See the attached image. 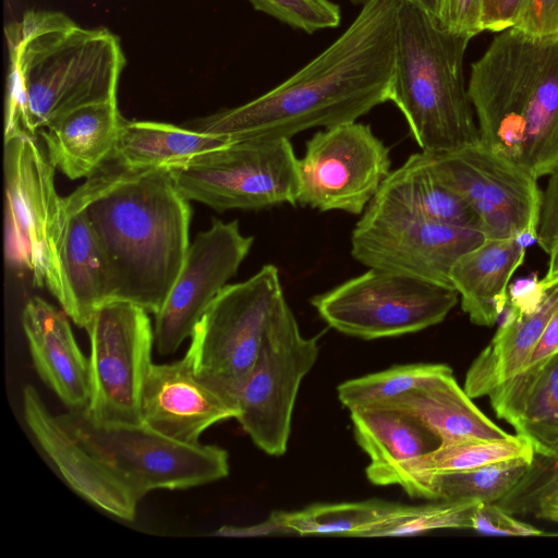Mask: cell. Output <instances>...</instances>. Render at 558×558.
Masks as SVG:
<instances>
[{"mask_svg": "<svg viewBox=\"0 0 558 558\" xmlns=\"http://www.w3.org/2000/svg\"><path fill=\"white\" fill-rule=\"evenodd\" d=\"M356 442L369 458L365 473L375 485H395L400 469L440 441L398 410L369 405L350 411Z\"/></svg>", "mask_w": 558, "mask_h": 558, "instance_id": "cell-24", "label": "cell"}, {"mask_svg": "<svg viewBox=\"0 0 558 558\" xmlns=\"http://www.w3.org/2000/svg\"><path fill=\"white\" fill-rule=\"evenodd\" d=\"M376 195L428 219L482 231L475 211L436 178L423 151L391 171Z\"/></svg>", "mask_w": 558, "mask_h": 558, "instance_id": "cell-29", "label": "cell"}, {"mask_svg": "<svg viewBox=\"0 0 558 558\" xmlns=\"http://www.w3.org/2000/svg\"><path fill=\"white\" fill-rule=\"evenodd\" d=\"M252 244L253 236L244 235L236 220L218 219L190 243L179 275L155 315V345L160 354L175 352L191 338L209 305L235 276Z\"/></svg>", "mask_w": 558, "mask_h": 558, "instance_id": "cell-16", "label": "cell"}, {"mask_svg": "<svg viewBox=\"0 0 558 558\" xmlns=\"http://www.w3.org/2000/svg\"><path fill=\"white\" fill-rule=\"evenodd\" d=\"M536 517L558 523V506H548L535 512Z\"/></svg>", "mask_w": 558, "mask_h": 558, "instance_id": "cell-45", "label": "cell"}, {"mask_svg": "<svg viewBox=\"0 0 558 558\" xmlns=\"http://www.w3.org/2000/svg\"><path fill=\"white\" fill-rule=\"evenodd\" d=\"M513 27L535 36H558V0H523Z\"/></svg>", "mask_w": 558, "mask_h": 558, "instance_id": "cell-37", "label": "cell"}, {"mask_svg": "<svg viewBox=\"0 0 558 558\" xmlns=\"http://www.w3.org/2000/svg\"><path fill=\"white\" fill-rule=\"evenodd\" d=\"M388 147L356 121L319 131L298 158V201L320 211L362 214L391 172Z\"/></svg>", "mask_w": 558, "mask_h": 558, "instance_id": "cell-15", "label": "cell"}, {"mask_svg": "<svg viewBox=\"0 0 558 558\" xmlns=\"http://www.w3.org/2000/svg\"><path fill=\"white\" fill-rule=\"evenodd\" d=\"M468 93L485 146L536 179L558 166V36L499 32Z\"/></svg>", "mask_w": 558, "mask_h": 558, "instance_id": "cell-4", "label": "cell"}, {"mask_svg": "<svg viewBox=\"0 0 558 558\" xmlns=\"http://www.w3.org/2000/svg\"><path fill=\"white\" fill-rule=\"evenodd\" d=\"M451 368L446 364L396 365L340 384L338 398L349 411L379 403L415 389Z\"/></svg>", "mask_w": 558, "mask_h": 558, "instance_id": "cell-32", "label": "cell"}, {"mask_svg": "<svg viewBox=\"0 0 558 558\" xmlns=\"http://www.w3.org/2000/svg\"><path fill=\"white\" fill-rule=\"evenodd\" d=\"M57 417L138 501L155 489H185L229 474L228 453L218 446L182 442L142 422L99 421L87 409Z\"/></svg>", "mask_w": 558, "mask_h": 558, "instance_id": "cell-6", "label": "cell"}, {"mask_svg": "<svg viewBox=\"0 0 558 558\" xmlns=\"http://www.w3.org/2000/svg\"><path fill=\"white\" fill-rule=\"evenodd\" d=\"M398 504L379 499L355 502L316 504L295 511H275L263 522L248 526L223 525L213 535L252 537L270 535H339L365 537Z\"/></svg>", "mask_w": 558, "mask_h": 558, "instance_id": "cell-26", "label": "cell"}, {"mask_svg": "<svg viewBox=\"0 0 558 558\" xmlns=\"http://www.w3.org/2000/svg\"><path fill=\"white\" fill-rule=\"evenodd\" d=\"M5 256L11 265L28 270L68 306L62 267L66 222L64 197L54 186V169L47 151L25 133L4 138Z\"/></svg>", "mask_w": 558, "mask_h": 558, "instance_id": "cell-7", "label": "cell"}, {"mask_svg": "<svg viewBox=\"0 0 558 558\" xmlns=\"http://www.w3.org/2000/svg\"><path fill=\"white\" fill-rule=\"evenodd\" d=\"M488 397L496 415L511 424L536 456L558 458V352L526 366Z\"/></svg>", "mask_w": 558, "mask_h": 558, "instance_id": "cell-20", "label": "cell"}, {"mask_svg": "<svg viewBox=\"0 0 558 558\" xmlns=\"http://www.w3.org/2000/svg\"><path fill=\"white\" fill-rule=\"evenodd\" d=\"M478 500H439L436 504L397 508L365 537L407 536L438 529H470Z\"/></svg>", "mask_w": 558, "mask_h": 558, "instance_id": "cell-33", "label": "cell"}, {"mask_svg": "<svg viewBox=\"0 0 558 558\" xmlns=\"http://www.w3.org/2000/svg\"><path fill=\"white\" fill-rule=\"evenodd\" d=\"M9 71L4 138L36 136L82 106L117 100L125 56L117 35L59 11L29 10L4 27Z\"/></svg>", "mask_w": 558, "mask_h": 558, "instance_id": "cell-3", "label": "cell"}, {"mask_svg": "<svg viewBox=\"0 0 558 558\" xmlns=\"http://www.w3.org/2000/svg\"><path fill=\"white\" fill-rule=\"evenodd\" d=\"M534 457L532 465L517 487L498 501L510 513L537 512L558 506V458Z\"/></svg>", "mask_w": 558, "mask_h": 558, "instance_id": "cell-34", "label": "cell"}, {"mask_svg": "<svg viewBox=\"0 0 558 558\" xmlns=\"http://www.w3.org/2000/svg\"><path fill=\"white\" fill-rule=\"evenodd\" d=\"M523 0H482L483 31L499 33L513 27Z\"/></svg>", "mask_w": 558, "mask_h": 558, "instance_id": "cell-41", "label": "cell"}, {"mask_svg": "<svg viewBox=\"0 0 558 558\" xmlns=\"http://www.w3.org/2000/svg\"><path fill=\"white\" fill-rule=\"evenodd\" d=\"M372 405L398 410L412 416L442 444L512 436L473 403L457 383L451 368L415 389Z\"/></svg>", "mask_w": 558, "mask_h": 558, "instance_id": "cell-23", "label": "cell"}, {"mask_svg": "<svg viewBox=\"0 0 558 558\" xmlns=\"http://www.w3.org/2000/svg\"><path fill=\"white\" fill-rule=\"evenodd\" d=\"M548 255V269L544 278L551 282L558 280V242L551 247Z\"/></svg>", "mask_w": 558, "mask_h": 558, "instance_id": "cell-44", "label": "cell"}, {"mask_svg": "<svg viewBox=\"0 0 558 558\" xmlns=\"http://www.w3.org/2000/svg\"><path fill=\"white\" fill-rule=\"evenodd\" d=\"M232 141L196 129L123 119L110 161L129 170H170L185 167Z\"/></svg>", "mask_w": 558, "mask_h": 558, "instance_id": "cell-27", "label": "cell"}, {"mask_svg": "<svg viewBox=\"0 0 558 558\" xmlns=\"http://www.w3.org/2000/svg\"><path fill=\"white\" fill-rule=\"evenodd\" d=\"M85 329L92 374L87 411L104 422L141 423L142 395L155 344L148 312L112 299L93 312Z\"/></svg>", "mask_w": 558, "mask_h": 558, "instance_id": "cell-13", "label": "cell"}, {"mask_svg": "<svg viewBox=\"0 0 558 558\" xmlns=\"http://www.w3.org/2000/svg\"><path fill=\"white\" fill-rule=\"evenodd\" d=\"M286 301L279 270L271 264L242 282L227 284L191 336L184 356L194 374L238 407L270 323Z\"/></svg>", "mask_w": 558, "mask_h": 558, "instance_id": "cell-8", "label": "cell"}, {"mask_svg": "<svg viewBox=\"0 0 558 558\" xmlns=\"http://www.w3.org/2000/svg\"><path fill=\"white\" fill-rule=\"evenodd\" d=\"M424 154L436 178L475 211L486 239L527 234L537 240L542 190L535 177L481 141Z\"/></svg>", "mask_w": 558, "mask_h": 558, "instance_id": "cell-14", "label": "cell"}, {"mask_svg": "<svg viewBox=\"0 0 558 558\" xmlns=\"http://www.w3.org/2000/svg\"><path fill=\"white\" fill-rule=\"evenodd\" d=\"M532 446L515 435L502 439H466L440 442L429 452L403 465L395 485L415 498H422L425 484L435 475L480 468L486 464L517 459H534Z\"/></svg>", "mask_w": 558, "mask_h": 558, "instance_id": "cell-30", "label": "cell"}, {"mask_svg": "<svg viewBox=\"0 0 558 558\" xmlns=\"http://www.w3.org/2000/svg\"><path fill=\"white\" fill-rule=\"evenodd\" d=\"M536 242L547 254L558 242V166L542 190Z\"/></svg>", "mask_w": 558, "mask_h": 558, "instance_id": "cell-40", "label": "cell"}, {"mask_svg": "<svg viewBox=\"0 0 558 558\" xmlns=\"http://www.w3.org/2000/svg\"><path fill=\"white\" fill-rule=\"evenodd\" d=\"M438 23L451 32L474 37L483 32L482 0H441Z\"/></svg>", "mask_w": 558, "mask_h": 558, "instance_id": "cell-38", "label": "cell"}, {"mask_svg": "<svg viewBox=\"0 0 558 558\" xmlns=\"http://www.w3.org/2000/svg\"><path fill=\"white\" fill-rule=\"evenodd\" d=\"M556 352H558V306L547 322L526 366L537 364Z\"/></svg>", "mask_w": 558, "mask_h": 558, "instance_id": "cell-42", "label": "cell"}, {"mask_svg": "<svg viewBox=\"0 0 558 558\" xmlns=\"http://www.w3.org/2000/svg\"><path fill=\"white\" fill-rule=\"evenodd\" d=\"M471 38L401 0L389 101L402 112L424 153L449 151L481 141L463 72Z\"/></svg>", "mask_w": 558, "mask_h": 558, "instance_id": "cell-5", "label": "cell"}, {"mask_svg": "<svg viewBox=\"0 0 558 558\" xmlns=\"http://www.w3.org/2000/svg\"><path fill=\"white\" fill-rule=\"evenodd\" d=\"M68 317L63 310L35 296L23 308L22 326L40 378L69 410H85L92 399L90 363Z\"/></svg>", "mask_w": 558, "mask_h": 558, "instance_id": "cell-19", "label": "cell"}, {"mask_svg": "<svg viewBox=\"0 0 558 558\" xmlns=\"http://www.w3.org/2000/svg\"><path fill=\"white\" fill-rule=\"evenodd\" d=\"M557 306L558 281L549 287L534 312L519 318L504 316L492 341L466 372L463 389L470 398L489 396L526 367Z\"/></svg>", "mask_w": 558, "mask_h": 558, "instance_id": "cell-25", "label": "cell"}, {"mask_svg": "<svg viewBox=\"0 0 558 558\" xmlns=\"http://www.w3.org/2000/svg\"><path fill=\"white\" fill-rule=\"evenodd\" d=\"M401 0H369L328 48L257 98L194 122L202 132L276 138L356 121L388 101Z\"/></svg>", "mask_w": 558, "mask_h": 558, "instance_id": "cell-1", "label": "cell"}, {"mask_svg": "<svg viewBox=\"0 0 558 558\" xmlns=\"http://www.w3.org/2000/svg\"><path fill=\"white\" fill-rule=\"evenodd\" d=\"M318 353V337H304L288 302L282 303L236 400L235 420L265 453H286L296 396Z\"/></svg>", "mask_w": 558, "mask_h": 558, "instance_id": "cell-12", "label": "cell"}, {"mask_svg": "<svg viewBox=\"0 0 558 558\" xmlns=\"http://www.w3.org/2000/svg\"><path fill=\"white\" fill-rule=\"evenodd\" d=\"M470 529L487 535L538 536L543 531L517 520L496 502H478L471 514Z\"/></svg>", "mask_w": 558, "mask_h": 558, "instance_id": "cell-36", "label": "cell"}, {"mask_svg": "<svg viewBox=\"0 0 558 558\" xmlns=\"http://www.w3.org/2000/svg\"><path fill=\"white\" fill-rule=\"evenodd\" d=\"M486 239L476 229L438 222L377 195L351 235V254L369 267L452 288L450 271Z\"/></svg>", "mask_w": 558, "mask_h": 558, "instance_id": "cell-11", "label": "cell"}, {"mask_svg": "<svg viewBox=\"0 0 558 558\" xmlns=\"http://www.w3.org/2000/svg\"><path fill=\"white\" fill-rule=\"evenodd\" d=\"M351 2L353 3H356V4H362L364 5L365 3H367L369 0H350Z\"/></svg>", "mask_w": 558, "mask_h": 558, "instance_id": "cell-46", "label": "cell"}, {"mask_svg": "<svg viewBox=\"0 0 558 558\" xmlns=\"http://www.w3.org/2000/svg\"><path fill=\"white\" fill-rule=\"evenodd\" d=\"M64 205L62 267L69 298L64 312L85 328L93 312L112 300L111 282L105 255L85 214L66 196Z\"/></svg>", "mask_w": 558, "mask_h": 558, "instance_id": "cell-28", "label": "cell"}, {"mask_svg": "<svg viewBox=\"0 0 558 558\" xmlns=\"http://www.w3.org/2000/svg\"><path fill=\"white\" fill-rule=\"evenodd\" d=\"M170 173L183 197L218 211L298 204V158L287 137L233 140Z\"/></svg>", "mask_w": 558, "mask_h": 558, "instance_id": "cell-9", "label": "cell"}, {"mask_svg": "<svg viewBox=\"0 0 558 558\" xmlns=\"http://www.w3.org/2000/svg\"><path fill=\"white\" fill-rule=\"evenodd\" d=\"M23 411L37 442L76 494L117 518L134 520L138 500L66 432L33 386L23 390Z\"/></svg>", "mask_w": 558, "mask_h": 558, "instance_id": "cell-18", "label": "cell"}, {"mask_svg": "<svg viewBox=\"0 0 558 558\" xmlns=\"http://www.w3.org/2000/svg\"><path fill=\"white\" fill-rule=\"evenodd\" d=\"M525 250L518 236L485 239L454 263L450 281L473 324L494 326L505 313L509 282L523 263Z\"/></svg>", "mask_w": 558, "mask_h": 558, "instance_id": "cell-22", "label": "cell"}, {"mask_svg": "<svg viewBox=\"0 0 558 558\" xmlns=\"http://www.w3.org/2000/svg\"><path fill=\"white\" fill-rule=\"evenodd\" d=\"M445 286L369 268L311 304L333 329L365 340L413 333L441 323L458 302Z\"/></svg>", "mask_w": 558, "mask_h": 558, "instance_id": "cell-10", "label": "cell"}, {"mask_svg": "<svg viewBox=\"0 0 558 558\" xmlns=\"http://www.w3.org/2000/svg\"><path fill=\"white\" fill-rule=\"evenodd\" d=\"M110 162L66 198L83 210L101 247L112 299L156 315L190 246V201L169 169L137 171Z\"/></svg>", "mask_w": 558, "mask_h": 558, "instance_id": "cell-2", "label": "cell"}, {"mask_svg": "<svg viewBox=\"0 0 558 558\" xmlns=\"http://www.w3.org/2000/svg\"><path fill=\"white\" fill-rule=\"evenodd\" d=\"M558 281V280H556ZM556 281L538 279L536 275L518 279L508 289V304L505 317L519 318L534 312L545 298L549 287Z\"/></svg>", "mask_w": 558, "mask_h": 558, "instance_id": "cell-39", "label": "cell"}, {"mask_svg": "<svg viewBox=\"0 0 558 558\" xmlns=\"http://www.w3.org/2000/svg\"><path fill=\"white\" fill-rule=\"evenodd\" d=\"M253 8L307 34L340 23L339 5L330 0H248Z\"/></svg>", "mask_w": 558, "mask_h": 558, "instance_id": "cell-35", "label": "cell"}, {"mask_svg": "<svg viewBox=\"0 0 558 558\" xmlns=\"http://www.w3.org/2000/svg\"><path fill=\"white\" fill-rule=\"evenodd\" d=\"M533 460L517 458L435 475L425 484L422 498L498 502L522 481Z\"/></svg>", "mask_w": 558, "mask_h": 558, "instance_id": "cell-31", "label": "cell"}, {"mask_svg": "<svg viewBox=\"0 0 558 558\" xmlns=\"http://www.w3.org/2000/svg\"><path fill=\"white\" fill-rule=\"evenodd\" d=\"M238 415V407L204 384L185 356L151 364L143 389L141 418L153 429L182 442L198 444L207 428Z\"/></svg>", "mask_w": 558, "mask_h": 558, "instance_id": "cell-17", "label": "cell"}, {"mask_svg": "<svg viewBox=\"0 0 558 558\" xmlns=\"http://www.w3.org/2000/svg\"><path fill=\"white\" fill-rule=\"evenodd\" d=\"M117 100L73 109L39 133L56 168L68 178H88L112 159L121 123Z\"/></svg>", "mask_w": 558, "mask_h": 558, "instance_id": "cell-21", "label": "cell"}, {"mask_svg": "<svg viewBox=\"0 0 558 558\" xmlns=\"http://www.w3.org/2000/svg\"><path fill=\"white\" fill-rule=\"evenodd\" d=\"M417 8L422 9L424 12L433 16L435 20L438 21L439 12H440V5L441 0H405Z\"/></svg>", "mask_w": 558, "mask_h": 558, "instance_id": "cell-43", "label": "cell"}]
</instances>
